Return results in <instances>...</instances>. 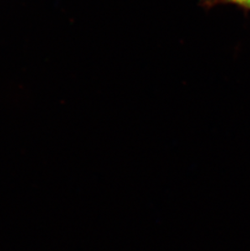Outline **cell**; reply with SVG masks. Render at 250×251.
<instances>
[{"mask_svg":"<svg viewBox=\"0 0 250 251\" xmlns=\"http://www.w3.org/2000/svg\"><path fill=\"white\" fill-rule=\"evenodd\" d=\"M233 3L241 7H246L250 9V0H204L205 6H213L220 3Z\"/></svg>","mask_w":250,"mask_h":251,"instance_id":"cell-1","label":"cell"}]
</instances>
